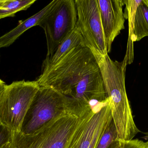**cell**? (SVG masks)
<instances>
[{
	"label": "cell",
	"mask_w": 148,
	"mask_h": 148,
	"mask_svg": "<svg viewBox=\"0 0 148 148\" xmlns=\"http://www.w3.org/2000/svg\"><path fill=\"white\" fill-rule=\"evenodd\" d=\"M36 81L40 87L50 88L68 97L78 110L88 107L92 100L103 102L107 98L97 61L84 43L41 73Z\"/></svg>",
	"instance_id": "6da1fadb"
},
{
	"label": "cell",
	"mask_w": 148,
	"mask_h": 148,
	"mask_svg": "<svg viewBox=\"0 0 148 148\" xmlns=\"http://www.w3.org/2000/svg\"><path fill=\"white\" fill-rule=\"evenodd\" d=\"M102 76L106 95L109 101L113 120L121 141L133 138L140 131L136 127L131 105L126 92L125 73L126 59L122 62L114 61L108 54H94Z\"/></svg>",
	"instance_id": "7a4b0ae2"
},
{
	"label": "cell",
	"mask_w": 148,
	"mask_h": 148,
	"mask_svg": "<svg viewBox=\"0 0 148 148\" xmlns=\"http://www.w3.org/2000/svg\"><path fill=\"white\" fill-rule=\"evenodd\" d=\"M82 117L65 112L32 134L12 132L10 148H66Z\"/></svg>",
	"instance_id": "3957f363"
},
{
	"label": "cell",
	"mask_w": 148,
	"mask_h": 148,
	"mask_svg": "<svg viewBox=\"0 0 148 148\" xmlns=\"http://www.w3.org/2000/svg\"><path fill=\"white\" fill-rule=\"evenodd\" d=\"M39 87L36 81L22 80L6 85L0 96V122L11 132L21 131Z\"/></svg>",
	"instance_id": "277c9868"
},
{
	"label": "cell",
	"mask_w": 148,
	"mask_h": 148,
	"mask_svg": "<svg viewBox=\"0 0 148 148\" xmlns=\"http://www.w3.org/2000/svg\"><path fill=\"white\" fill-rule=\"evenodd\" d=\"M77 21L75 0H57L38 26L45 32L47 56L53 54L58 46L72 32Z\"/></svg>",
	"instance_id": "5b68a950"
},
{
	"label": "cell",
	"mask_w": 148,
	"mask_h": 148,
	"mask_svg": "<svg viewBox=\"0 0 148 148\" xmlns=\"http://www.w3.org/2000/svg\"><path fill=\"white\" fill-rule=\"evenodd\" d=\"M65 112V96L50 88L40 86L20 132L24 134H32Z\"/></svg>",
	"instance_id": "8992f818"
},
{
	"label": "cell",
	"mask_w": 148,
	"mask_h": 148,
	"mask_svg": "<svg viewBox=\"0 0 148 148\" xmlns=\"http://www.w3.org/2000/svg\"><path fill=\"white\" fill-rule=\"evenodd\" d=\"M79 29L85 46L94 54H108L97 0H75Z\"/></svg>",
	"instance_id": "52a82bcc"
},
{
	"label": "cell",
	"mask_w": 148,
	"mask_h": 148,
	"mask_svg": "<svg viewBox=\"0 0 148 148\" xmlns=\"http://www.w3.org/2000/svg\"><path fill=\"white\" fill-rule=\"evenodd\" d=\"M112 121L109 101L96 113L90 108L82 116L81 122L66 148H95Z\"/></svg>",
	"instance_id": "ba28073f"
},
{
	"label": "cell",
	"mask_w": 148,
	"mask_h": 148,
	"mask_svg": "<svg viewBox=\"0 0 148 148\" xmlns=\"http://www.w3.org/2000/svg\"><path fill=\"white\" fill-rule=\"evenodd\" d=\"M108 54L112 43L125 29L126 17L123 11V0H97Z\"/></svg>",
	"instance_id": "9c48e42d"
},
{
	"label": "cell",
	"mask_w": 148,
	"mask_h": 148,
	"mask_svg": "<svg viewBox=\"0 0 148 148\" xmlns=\"http://www.w3.org/2000/svg\"><path fill=\"white\" fill-rule=\"evenodd\" d=\"M53 0L38 13L19 23L12 30L0 36V49L11 45L23 33L34 26H38L41 21L47 14L56 2Z\"/></svg>",
	"instance_id": "30bf717a"
},
{
	"label": "cell",
	"mask_w": 148,
	"mask_h": 148,
	"mask_svg": "<svg viewBox=\"0 0 148 148\" xmlns=\"http://www.w3.org/2000/svg\"><path fill=\"white\" fill-rule=\"evenodd\" d=\"M82 43H84L83 39L76 25L73 30L58 46L54 53L50 56H46L42 63L41 73L47 71L55 65L73 49Z\"/></svg>",
	"instance_id": "8fae6325"
},
{
	"label": "cell",
	"mask_w": 148,
	"mask_h": 148,
	"mask_svg": "<svg viewBox=\"0 0 148 148\" xmlns=\"http://www.w3.org/2000/svg\"><path fill=\"white\" fill-rule=\"evenodd\" d=\"M146 36H148V4L147 0H142L135 14L131 40L132 47L134 42L139 41Z\"/></svg>",
	"instance_id": "7c38bea8"
},
{
	"label": "cell",
	"mask_w": 148,
	"mask_h": 148,
	"mask_svg": "<svg viewBox=\"0 0 148 148\" xmlns=\"http://www.w3.org/2000/svg\"><path fill=\"white\" fill-rule=\"evenodd\" d=\"M141 1H134V0H123L124 4L126 5L125 14L126 19L128 18L129 27V35L128 43L127 44V53L124 58L126 59L127 62L129 64L132 63L134 60V48L131 45V40L133 35L134 29V21L135 14L137 7L141 2Z\"/></svg>",
	"instance_id": "4fadbf2b"
},
{
	"label": "cell",
	"mask_w": 148,
	"mask_h": 148,
	"mask_svg": "<svg viewBox=\"0 0 148 148\" xmlns=\"http://www.w3.org/2000/svg\"><path fill=\"white\" fill-rule=\"evenodd\" d=\"M36 0H0V19L14 17L16 13L27 9Z\"/></svg>",
	"instance_id": "5bb4252c"
},
{
	"label": "cell",
	"mask_w": 148,
	"mask_h": 148,
	"mask_svg": "<svg viewBox=\"0 0 148 148\" xmlns=\"http://www.w3.org/2000/svg\"><path fill=\"white\" fill-rule=\"evenodd\" d=\"M121 141L117 138V132L113 120L99 140L95 148H119Z\"/></svg>",
	"instance_id": "9a60e30c"
},
{
	"label": "cell",
	"mask_w": 148,
	"mask_h": 148,
	"mask_svg": "<svg viewBox=\"0 0 148 148\" xmlns=\"http://www.w3.org/2000/svg\"><path fill=\"white\" fill-rule=\"evenodd\" d=\"M12 132L0 122V147L10 142Z\"/></svg>",
	"instance_id": "2e32d148"
},
{
	"label": "cell",
	"mask_w": 148,
	"mask_h": 148,
	"mask_svg": "<svg viewBox=\"0 0 148 148\" xmlns=\"http://www.w3.org/2000/svg\"><path fill=\"white\" fill-rule=\"evenodd\" d=\"M148 147L147 142L143 141L139 139H135L127 141H121L119 148H146Z\"/></svg>",
	"instance_id": "e0dca14e"
},
{
	"label": "cell",
	"mask_w": 148,
	"mask_h": 148,
	"mask_svg": "<svg viewBox=\"0 0 148 148\" xmlns=\"http://www.w3.org/2000/svg\"><path fill=\"white\" fill-rule=\"evenodd\" d=\"M6 85H7L5 84V82L2 80L0 79V96L4 90V89L5 88Z\"/></svg>",
	"instance_id": "ac0fdd59"
},
{
	"label": "cell",
	"mask_w": 148,
	"mask_h": 148,
	"mask_svg": "<svg viewBox=\"0 0 148 148\" xmlns=\"http://www.w3.org/2000/svg\"><path fill=\"white\" fill-rule=\"evenodd\" d=\"M144 134L145 135V136L143 137L142 138L144 139V140H147V142H148V133H144Z\"/></svg>",
	"instance_id": "d6986e66"
},
{
	"label": "cell",
	"mask_w": 148,
	"mask_h": 148,
	"mask_svg": "<svg viewBox=\"0 0 148 148\" xmlns=\"http://www.w3.org/2000/svg\"><path fill=\"white\" fill-rule=\"evenodd\" d=\"M0 148H10V142L8 143V144H5L4 146H2Z\"/></svg>",
	"instance_id": "ffe728a7"
},
{
	"label": "cell",
	"mask_w": 148,
	"mask_h": 148,
	"mask_svg": "<svg viewBox=\"0 0 148 148\" xmlns=\"http://www.w3.org/2000/svg\"><path fill=\"white\" fill-rule=\"evenodd\" d=\"M147 2L148 4V0H147Z\"/></svg>",
	"instance_id": "44dd1931"
},
{
	"label": "cell",
	"mask_w": 148,
	"mask_h": 148,
	"mask_svg": "<svg viewBox=\"0 0 148 148\" xmlns=\"http://www.w3.org/2000/svg\"><path fill=\"white\" fill-rule=\"evenodd\" d=\"M148 148V147H147V148Z\"/></svg>",
	"instance_id": "7402d4cb"
}]
</instances>
